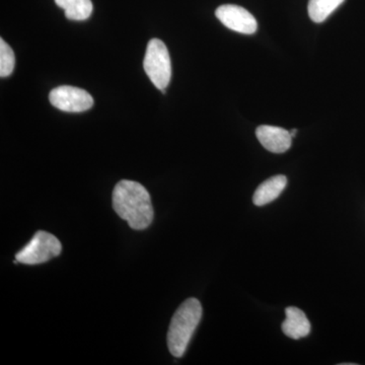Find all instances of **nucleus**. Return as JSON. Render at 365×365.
<instances>
[{"label":"nucleus","mask_w":365,"mask_h":365,"mask_svg":"<svg viewBox=\"0 0 365 365\" xmlns=\"http://www.w3.org/2000/svg\"><path fill=\"white\" fill-rule=\"evenodd\" d=\"M113 207L132 230H146L153 220L150 193L140 182L122 180L113 191Z\"/></svg>","instance_id":"obj_1"},{"label":"nucleus","mask_w":365,"mask_h":365,"mask_svg":"<svg viewBox=\"0 0 365 365\" xmlns=\"http://www.w3.org/2000/svg\"><path fill=\"white\" fill-rule=\"evenodd\" d=\"M202 318V306L196 299H188L177 309L168 332V347L173 356L182 357Z\"/></svg>","instance_id":"obj_2"},{"label":"nucleus","mask_w":365,"mask_h":365,"mask_svg":"<svg viewBox=\"0 0 365 365\" xmlns=\"http://www.w3.org/2000/svg\"><path fill=\"white\" fill-rule=\"evenodd\" d=\"M143 67L153 85L165 93L172 78V66L169 51L163 41H150L144 56Z\"/></svg>","instance_id":"obj_3"},{"label":"nucleus","mask_w":365,"mask_h":365,"mask_svg":"<svg viewBox=\"0 0 365 365\" xmlns=\"http://www.w3.org/2000/svg\"><path fill=\"white\" fill-rule=\"evenodd\" d=\"M61 251V242L55 235L39 230L16 255V260L25 265H37L59 256Z\"/></svg>","instance_id":"obj_4"},{"label":"nucleus","mask_w":365,"mask_h":365,"mask_svg":"<svg viewBox=\"0 0 365 365\" xmlns=\"http://www.w3.org/2000/svg\"><path fill=\"white\" fill-rule=\"evenodd\" d=\"M49 100L55 108L64 112H85L93 106V98L88 91L71 86L54 88L50 93Z\"/></svg>","instance_id":"obj_5"},{"label":"nucleus","mask_w":365,"mask_h":365,"mask_svg":"<svg viewBox=\"0 0 365 365\" xmlns=\"http://www.w3.org/2000/svg\"><path fill=\"white\" fill-rule=\"evenodd\" d=\"M215 16L223 25L235 32L252 35L258 30L253 14L242 6L225 4L216 9Z\"/></svg>","instance_id":"obj_6"},{"label":"nucleus","mask_w":365,"mask_h":365,"mask_svg":"<svg viewBox=\"0 0 365 365\" xmlns=\"http://www.w3.org/2000/svg\"><path fill=\"white\" fill-rule=\"evenodd\" d=\"M257 138L262 145L273 153H283L292 146V136L290 131L280 127L261 125L256 130Z\"/></svg>","instance_id":"obj_7"},{"label":"nucleus","mask_w":365,"mask_h":365,"mask_svg":"<svg viewBox=\"0 0 365 365\" xmlns=\"http://www.w3.org/2000/svg\"><path fill=\"white\" fill-rule=\"evenodd\" d=\"M287 319L282 323V331L287 337L299 340L311 333V323L306 314L297 307H289L285 309Z\"/></svg>","instance_id":"obj_8"},{"label":"nucleus","mask_w":365,"mask_h":365,"mask_svg":"<svg viewBox=\"0 0 365 365\" xmlns=\"http://www.w3.org/2000/svg\"><path fill=\"white\" fill-rule=\"evenodd\" d=\"M287 185V178L283 175L270 178L262 182L255 191L253 202L256 206H264L276 200Z\"/></svg>","instance_id":"obj_9"},{"label":"nucleus","mask_w":365,"mask_h":365,"mask_svg":"<svg viewBox=\"0 0 365 365\" xmlns=\"http://www.w3.org/2000/svg\"><path fill=\"white\" fill-rule=\"evenodd\" d=\"M55 4L64 9L68 20L85 21L93 13L91 0H55Z\"/></svg>","instance_id":"obj_10"},{"label":"nucleus","mask_w":365,"mask_h":365,"mask_svg":"<svg viewBox=\"0 0 365 365\" xmlns=\"http://www.w3.org/2000/svg\"><path fill=\"white\" fill-rule=\"evenodd\" d=\"M345 0H309V16L314 23L325 21Z\"/></svg>","instance_id":"obj_11"},{"label":"nucleus","mask_w":365,"mask_h":365,"mask_svg":"<svg viewBox=\"0 0 365 365\" xmlns=\"http://www.w3.org/2000/svg\"><path fill=\"white\" fill-rule=\"evenodd\" d=\"M14 53L13 49L4 42L0 40V76L6 78L13 73L14 68Z\"/></svg>","instance_id":"obj_12"},{"label":"nucleus","mask_w":365,"mask_h":365,"mask_svg":"<svg viewBox=\"0 0 365 365\" xmlns=\"http://www.w3.org/2000/svg\"><path fill=\"white\" fill-rule=\"evenodd\" d=\"M297 129H294V130L290 131V134H292V138H294V137L297 135Z\"/></svg>","instance_id":"obj_13"}]
</instances>
